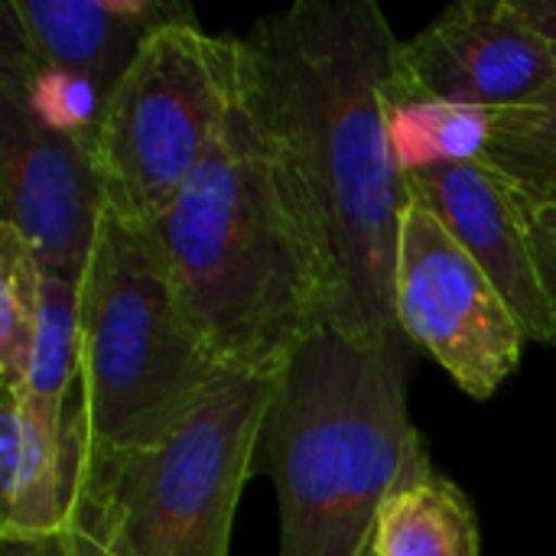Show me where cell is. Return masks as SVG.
Segmentation results:
<instances>
[{"label": "cell", "mask_w": 556, "mask_h": 556, "mask_svg": "<svg viewBox=\"0 0 556 556\" xmlns=\"http://www.w3.org/2000/svg\"><path fill=\"white\" fill-rule=\"evenodd\" d=\"M192 13L169 0H10L7 36L33 65L88 75L111 94L143 39Z\"/></svg>", "instance_id": "obj_11"}, {"label": "cell", "mask_w": 556, "mask_h": 556, "mask_svg": "<svg viewBox=\"0 0 556 556\" xmlns=\"http://www.w3.org/2000/svg\"><path fill=\"white\" fill-rule=\"evenodd\" d=\"M225 371L195 332L150 225L104 208L78 280V378L68 404L78 456L117 459L156 446Z\"/></svg>", "instance_id": "obj_4"}, {"label": "cell", "mask_w": 556, "mask_h": 556, "mask_svg": "<svg viewBox=\"0 0 556 556\" xmlns=\"http://www.w3.org/2000/svg\"><path fill=\"white\" fill-rule=\"evenodd\" d=\"M515 3L556 52V0H515Z\"/></svg>", "instance_id": "obj_20"}, {"label": "cell", "mask_w": 556, "mask_h": 556, "mask_svg": "<svg viewBox=\"0 0 556 556\" xmlns=\"http://www.w3.org/2000/svg\"><path fill=\"white\" fill-rule=\"evenodd\" d=\"M3 556H127L104 525L101 511L81 495L72 492V511L62 534L33 541V544H3Z\"/></svg>", "instance_id": "obj_18"}, {"label": "cell", "mask_w": 556, "mask_h": 556, "mask_svg": "<svg viewBox=\"0 0 556 556\" xmlns=\"http://www.w3.org/2000/svg\"><path fill=\"white\" fill-rule=\"evenodd\" d=\"M261 443L280 556H375L384 502L427 456L397 339L362 345L319 329L277 375Z\"/></svg>", "instance_id": "obj_3"}, {"label": "cell", "mask_w": 556, "mask_h": 556, "mask_svg": "<svg viewBox=\"0 0 556 556\" xmlns=\"http://www.w3.org/2000/svg\"><path fill=\"white\" fill-rule=\"evenodd\" d=\"M554 81V46L515 0H466L401 46L394 98H440L502 111L534 101Z\"/></svg>", "instance_id": "obj_9"}, {"label": "cell", "mask_w": 556, "mask_h": 556, "mask_svg": "<svg viewBox=\"0 0 556 556\" xmlns=\"http://www.w3.org/2000/svg\"><path fill=\"white\" fill-rule=\"evenodd\" d=\"M388 134L397 169L407 179L424 169L482 160L492 137V111L440 98H391Z\"/></svg>", "instance_id": "obj_13"}, {"label": "cell", "mask_w": 556, "mask_h": 556, "mask_svg": "<svg viewBox=\"0 0 556 556\" xmlns=\"http://www.w3.org/2000/svg\"><path fill=\"white\" fill-rule=\"evenodd\" d=\"M150 231L195 332L225 368L277 378L329 326L323 254L244 81L205 163Z\"/></svg>", "instance_id": "obj_2"}, {"label": "cell", "mask_w": 556, "mask_h": 556, "mask_svg": "<svg viewBox=\"0 0 556 556\" xmlns=\"http://www.w3.org/2000/svg\"><path fill=\"white\" fill-rule=\"evenodd\" d=\"M394 316L469 397L489 401L521 365L528 336L489 274L407 189L401 222Z\"/></svg>", "instance_id": "obj_7"}, {"label": "cell", "mask_w": 556, "mask_h": 556, "mask_svg": "<svg viewBox=\"0 0 556 556\" xmlns=\"http://www.w3.org/2000/svg\"><path fill=\"white\" fill-rule=\"evenodd\" d=\"M482 160L521 192H556V81L534 101L492 111V137Z\"/></svg>", "instance_id": "obj_15"}, {"label": "cell", "mask_w": 556, "mask_h": 556, "mask_svg": "<svg viewBox=\"0 0 556 556\" xmlns=\"http://www.w3.org/2000/svg\"><path fill=\"white\" fill-rule=\"evenodd\" d=\"M375 556H479V521L469 498L424 456L378 515Z\"/></svg>", "instance_id": "obj_12"}, {"label": "cell", "mask_w": 556, "mask_h": 556, "mask_svg": "<svg viewBox=\"0 0 556 556\" xmlns=\"http://www.w3.org/2000/svg\"><path fill=\"white\" fill-rule=\"evenodd\" d=\"M78 378V283L59 274L39 280V316L23 401L49 417L65 420Z\"/></svg>", "instance_id": "obj_14"}, {"label": "cell", "mask_w": 556, "mask_h": 556, "mask_svg": "<svg viewBox=\"0 0 556 556\" xmlns=\"http://www.w3.org/2000/svg\"><path fill=\"white\" fill-rule=\"evenodd\" d=\"M0 202L39 267L78 283L108 208L94 147L42 127L10 68H0Z\"/></svg>", "instance_id": "obj_8"}, {"label": "cell", "mask_w": 556, "mask_h": 556, "mask_svg": "<svg viewBox=\"0 0 556 556\" xmlns=\"http://www.w3.org/2000/svg\"><path fill=\"white\" fill-rule=\"evenodd\" d=\"M407 189L430 205V212L489 274L518 316L528 342L554 345L556 313L534 261L521 189L485 160L414 173L407 176Z\"/></svg>", "instance_id": "obj_10"}, {"label": "cell", "mask_w": 556, "mask_h": 556, "mask_svg": "<svg viewBox=\"0 0 556 556\" xmlns=\"http://www.w3.org/2000/svg\"><path fill=\"white\" fill-rule=\"evenodd\" d=\"M3 68H10L20 78L26 108L42 127L75 140H88L94 147V130L101 124L104 101H108L98 81L78 72L33 65L10 36L3 46Z\"/></svg>", "instance_id": "obj_17"}, {"label": "cell", "mask_w": 556, "mask_h": 556, "mask_svg": "<svg viewBox=\"0 0 556 556\" xmlns=\"http://www.w3.org/2000/svg\"><path fill=\"white\" fill-rule=\"evenodd\" d=\"M241 39L192 13L156 26L104 101L94 160L108 208L150 225L205 163L241 98Z\"/></svg>", "instance_id": "obj_6"}, {"label": "cell", "mask_w": 556, "mask_h": 556, "mask_svg": "<svg viewBox=\"0 0 556 556\" xmlns=\"http://www.w3.org/2000/svg\"><path fill=\"white\" fill-rule=\"evenodd\" d=\"M274 388L277 378L225 371L166 440L117 459H85L72 440L75 492L127 556H228Z\"/></svg>", "instance_id": "obj_5"}, {"label": "cell", "mask_w": 556, "mask_h": 556, "mask_svg": "<svg viewBox=\"0 0 556 556\" xmlns=\"http://www.w3.org/2000/svg\"><path fill=\"white\" fill-rule=\"evenodd\" d=\"M401 46L375 0H300L241 36L244 94L323 254L329 326L362 345L401 336L407 179L388 134Z\"/></svg>", "instance_id": "obj_1"}, {"label": "cell", "mask_w": 556, "mask_h": 556, "mask_svg": "<svg viewBox=\"0 0 556 556\" xmlns=\"http://www.w3.org/2000/svg\"><path fill=\"white\" fill-rule=\"evenodd\" d=\"M42 267L29 244L0 225V378L10 391H26Z\"/></svg>", "instance_id": "obj_16"}, {"label": "cell", "mask_w": 556, "mask_h": 556, "mask_svg": "<svg viewBox=\"0 0 556 556\" xmlns=\"http://www.w3.org/2000/svg\"><path fill=\"white\" fill-rule=\"evenodd\" d=\"M521 195H525V215H528L534 261H538L544 290H547L556 313V192H544V195L521 192Z\"/></svg>", "instance_id": "obj_19"}]
</instances>
